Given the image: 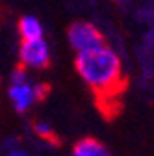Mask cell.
Listing matches in <instances>:
<instances>
[{
	"mask_svg": "<svg viewBox=\"0 0 154 156\" xmlns=\"http://www.w3.org/2000/svg\"><path fill=\"white\" fill-rule=\"evenodd\" d=\"M2 156H32V152H30L28 149H24L23 145H17V143H15V145L8 147Z\"/></svg>",
	"mask_w": 154,
	"mask_h": 156,
	"instance_id": "cell-8",
	"label": "cell"
},
{
	"mask_svg": "<svg viewBox=\"0 0 154 156\" xmlns=\"http://www.w3.org/2000/svg\"><path fill=\"white\" fill-rule=\"evenodd\" d=\"M17 30H19V35H21V41H32V39L45 37L43 23L35 15H23L19 19Z\"/></svg>",
	"mask_w": 154,
	"mask_h": 156,
	"instance_id": "cell-6",
	"label": "cell"
},
{
	"mask_svg": "<svg viewBox=\"0 0 154 156\" xmlns=\"http://www.w3.org/2000/svg\"><path fill=\"white\" fill-rule=\"evenodd\" d=\"M48 87L47 84L35 80L30 71L17 67L9 74L8 84V101L17 113L30 112L43 97H47Z\"/></svg>",
	"mask_w": 154,
	"mask_h": 156,
	"instance_id": "cell-2",
	"label": "cell"
},
{
	"mask_svg": "<svg viewBox=\"0 0 154 156\" xmlns=\"http://www.w3.org/2000/svg\"><path fill=\"white\" fill-rule=\"evenodd\" d=\"M71 156H111V152L97 138H82L72 145Z\"/></svg>",
	"mask_w": 154,
	"mask_h": 156,
	"instance_id": "cell-5",
	"label": "cell"
},
{
	"mask_svg": "<svg viewBox=\"0 0 154 156\" xmlns=\"http://www.w3.org/2000/svg\"><path fill=\"white\" fill-rule=\"evenodd\" d=\"M74 69L80 80L99 99L104 101H111L119 97L126 86L123 58L108 43L95 50L76 54Z\"/></svg>",
	"mask_w": 154,
	"mask_h": 156,
	"instance_id": "cell-1",
	"label": "cell"
},
{
	"mask_svg": "<svg viewBox=\"0 0 154 156\" xmlns=\"http://www.w3.org/2000/svg\"><path fill=\"white\" fill-rule=\"evenodd\" d=\"M67 43L76 54H84L89 50H95L102 45H106V37L89 21H76L67 30Z\"/></svg>",
	"mask_w": 154,
	"mask_h": 156,
	"instance_id": "cell-3",
	"label": "cell"
},
{
	"mask_svg": "<svg viewBox=\"0 0 154 156\" xmlns=\"http://www.w3.org/2000/svg\"><path fill=\"white\" fill-rule=\"evenodd\" d=\"M33 132H35L37 138H41L45 141H52L54 140V130H52V126L47 121H35L33 123Z\"/></svg>",
	"mask_w": 154,
	"mask_h": 156,
	"instance_id": "cell-7",
	"label": "cell"
},
{
	"mask_svg": "<svg viewBox=\"0 0 154 156\" xmlns=\"http://www.w3.org/2000/svg\"><path fill=\"white\" fill-rule=\"evenodd\" d=\"M50 45L45 37L32 39V41H21L19 47V63L26 71H43L50 65Z\"/></svg>",
	"mask_w": 154,
	"mask_h": 156,
	"instance_id": "cell-4",
	"label": "cell"
}]
</instances>
